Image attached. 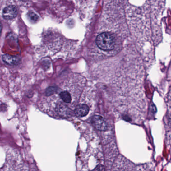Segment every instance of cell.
Here are the masks:
<instances>
[{
    "mask_svg": "<svg viewBox=\"0 0 171 171\" xmlns=\"http://www.w3.org/2000/svg\"><path fill=\"white\" fill-rule=\"evenodd\" d=\"M2 29V27L1 24L0 23V35L1 34Z\"/></svg>",
    "mask_w": 171,
    "mask_h": 171,
    "instance_id": "7",
    "label": "cell"
},
{
    "mask_svg": "<svg viewBox=\"0 0 171 171\" xmlns=\"http://www.w3.org/2000/svg\"><path fill=\"white\" fill-rule=\"evenodd\" d=\"M2 60L5 63L12 66L19 65L21 63V58L19 57L12 56L11 55H3L2 56Z\"/></svg>",
    "mask_w": 171,
    "mask_h": 171,
    "instance_id": "5",
    "label": "cell"
},
{
    "mask_svg": "<svg viewBox=\"0 0 171 171\" xmlns=\"http://www.w3.org/2000/svg\"><path fill=\"white\" fill-rule=\"evenodd\" d=\"M90 106L85 103H81L78 104L74 110V115L78 118L86 117L90 112Z\"/></svg>",
    "mask_w": 171,
    "mask_h": 171,
    "instance_id": "3",
    "label": "cell"
},
{
    "mask_svg": "<svg viewBox=\"0 0 171 171\" xmlns=\"http://www.w3.org/2000/svg\"><path fill=\"white\" fill-rule=\"evenodd\" d=\"M18 14L17 8L15 6H9L6 7L3 11V16L6 20L13 19Z\"/></svg>",
    "mask_w": 171,
    "mask_h": 171,
    "instance_id": "4",
    "label": "cell"
},
{
    "mask_svg": "<svg viewBox=\"0 0 171 171\" xmlns=\"http://www.w3.org/2000/svg\"><path fill=\"white\" fill-rule=\"evenodd\" d=\"M29 17L32 21H37L39 19L38 16L34 12H30L29 13Z\"/></svg>",
    "mask_w": 171,
    "mask_h": 171,
    "instance_id": "6",
    "label": "cell"
},
{
    "mask_svg": "<svg viewBox=\"0 0 171 171\" xmlns=\"http://www.w3.org/2000/svg\"><path fill=\"white\" fill-rule=\"evenodd\" d=\"M96 43L100 49L105 52H109L114 49L115 47V37L110 33H102L96 38Z\"/></svg>",
    "mask_w": 171,
    "mask_h": 171,
    "instance_id": "1",
    "label": "cell"
},
{
    "mask_svg": "<svg viewBox=\"0 0 171 171\" xmlns=\"http://www.w3.org/2000/svg\"><path fill=\"white\" fill-rule=\"evenodd\" d=\"M91 123L98 131H105L108 129L107 122L100 115H93L91 118Z\"/></svg>",
    "mask_w": 171,
    "mask_h": 171,
    "instance_id": "2",
    "label": "cell"
}]
</instances>
